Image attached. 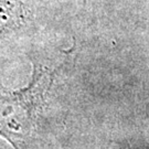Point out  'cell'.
Listing matches in <instances>:
<instances>
[{
	"label": "cell",
	"mask_w": 149,
	"mask_h": 149,
	"mask_svg": "<svg viewBox=\"0 0 149 149\" xmlns=\"http://www.w3.org/2000/svg\"><path fill=\"white\" fill-rule=\"evenodd\" d=\"M21 9L12 0H0V33L18 23L21 18Z\"/></svg>",
	"instance_id": "2"
},
{
	"label": "cell",
	"mask_w": 149,
	"mask_h": 149,
	"mask_svg": "<svg viewBox=\"0 0 149 149\" xmlns=\"http://www.w3.org/2000/svg\"><path fill=\"white\" fill-rule=\"evenodd\" d=\"M52 81L51 71L34 65L29 85L18 91L0 93V137L13 149H23L32 136Z\"/></svg>",
	"instance_id": "1"
}]
</instances>
